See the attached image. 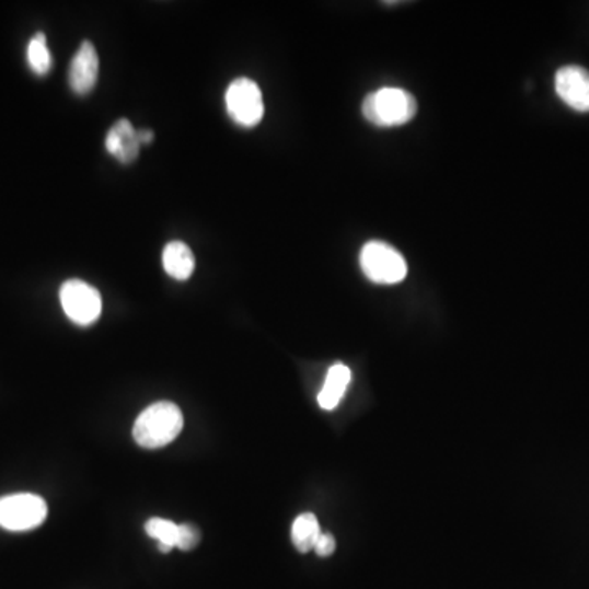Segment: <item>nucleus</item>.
Listing matches in <instances>:
<instances>
[{"label": "nucleus", "mask_w": 589, "mask_h": 589, "mask_svg": "<svg viewBox=\"0 0 589 589\" xmlns=\"http://www.w3.org/2000/svg\"><path fill=\"white\" fill-rule=\"evenodd\" d=\"M59 300L66 316L79 326H91L101 317V293L84 280L72 279L62 284Z\"/></svg>", "instance_id": "423d86ee"}, {"label": "nucleus", "mask_w": 589, "mask_h": 589, "mask_svg": "<svg viewBox=\"0 0 589 589\" xmlns=\"http://www.w3.org/2000/svg\"><path fill=\"white\" fill-rule=\"evenodd\" d=\"M26 62L36 76H45L51 71L53 56L46 43L45 33L38 32L30 39L26 48Z\"/></svg>", "instance_id": "ddd939ff"}, {"label": "nucleus", "mask_w": 589, "mask_h": 589, "mask_svg": "<svg viewBox=\"0 0 589 589\" xmlns=\"http://www.w3.org/2000/svg\"><path fill=\"white\" fill-rule=\"evenodd\" d=\"M224 102H227L231 120L240 127H256L264 118L266 107H264L263 92L253 79L240 78L231 82Z\"/></svg>", "instance_id": "39448f33"}, {"label": "nucleus", "mask_w": 589, "mask_h": 589, "mask_svg": "<svg viewBox=\"0 0 589 589\" xmlns=\"http://www.w3.org/2000/svg\"><path fill=\"white\" fill-rule=\"evenodd\" d=\"M69 85L78 95H88L97 84L99 55L91 42H84L69 66Z\"/></svg>", "instance_id": "6e6552de"}, {"label": "nucleus", "mask_w": 589, "mask_h": 589, "mask_svg": "<svg viewBox=\"0 0 589 589\" xmlns=\"http://www.w3.org/2000/svg\"><path fill=\"white\" fill-rule=\"evenodd\" d=\"M145 529H147L149 538L158 541V547L162 554H169L177 545L178 524L175 522L169 521V519L151 518Z\"/></svg>", "instance_id": "4468645a"}, {"label": "nucleus", "mask_w": 589, "mask_h": 589, "mask_svg": "<svg viewBox=\"0 0 589 589\" xmlns=\"http://www.w3.org/2000/svg\"><path fill=\"white\" fill-rule=\"evenodd\" d=\"M105 148H107L108 154L114 155L118 161L130 164L140 154L141 143L138 131L135 130L130 122L122 118L108 130Z\"/></svg>", "instance_id": "1a4fd4ad"}, {"label": "nucleus", "mask_w": 589, "mask_h": 589, "mask_svg": "<svg viewBox=\"0 0 589 589\" xmlns=\"http://www.w3.org/2000/svg\"><path fill=\"white\" fill-rule=\"evenodd\" d=\"M184 429L181 408L171 402H158L145 409L135 423L134 438L145 449L168 446Z\"/></svg>", "instance_id": "f03ea898"}, {"label": "nucleus", "mask_w": 589, "mask_h": 589, "mask_svg": "<svg viewBox=\"0 0 589 589\" xmlns=\"http://www.w3.org/2000/svg\"><path fill=\"white\" fill-rule=\"evenodd\" d=\"M162 266L165 274L175 280L190 279L195 270V256L190 247L182 241H172L162 251Z\"/></svg>", "instance_id": "9d476101"}, {"label": "nucleus", "mask_w": 589, "mask_h": 589, "mask_svg": "<svg viewBox=\"0 0 589 589\" xmlns=\"http://www.w3.org/2000/svg\"><path fill=\"white\" fill-rule=\"evenodd\" d=\"M48 516L45 499L32 493L0 498V528L10 532H25L38 528Z\"/></svg>", "instance_id": "20e7f679"}, {"label": "nucleus", "mask_w": 589, "mask_h": 589, "mask_svg": "<svg viewBox=\"0 0 589 589\" xmlns=\"http://www.w3.org/2000/svg\"><path fill=\"white\" fill-rule=\"evenodd\" d=\"M350 379H353V372H350L349 367L344 366V363H334L327 370L323 389L317 395V403H320L321 408L327 409V412L336 408L340 400H343L347 386H349Z\"/></svg>", "instance_id": "9b49d317"}, {"label": "nucleus", "mask_w": 589, "mask_h": 589, "mask_svg": "<svg viewBox=\"0 0 589 589\" xmlns=\"http://www.w3.org/2000/svg\"><path fill=\"white\" fill-rule=\"evenodd\" d=\"M314 552L320 557H330L336 551V539L330 532H321L320 538H317L316 544H314Z\"/></svg>", "instance_id": "dca6fc26"}, {"label": "nucleus", "mask_w": 589, "mask_h": 589, "mask_svg": "<svg viewBox=\"0 0 589 589\" xmlns=\"http://www.w3.org/2000/svg\"><path fill=\"white\" fill-rule=\"evenodd\" d=\"M555 92L568 107L587 114L589 112V71L575 65L558 69L555 74Z\"/></svg>", "instance_id": "0eeeda50"}, {"label": "nucleus", "mask_w": 589, "mask_h": 589, "mask_svg": "<svg viewBox=\"0 0 589 589\" xmlns=\"http://www.w3.org/2000/svg\"><path fill=\"white\" fill-rule=\"evenodd\" d=\"M321 529L316 516L311 512L298 516L292 526V542L294 548L301 554L313 551L317 538H320Z\"/></svg>", "instance_id": "f8f14e48"}, {"label": "nucleus", "mask_w": 589, "mask_h": 589, "mask_svg": "<svg viewBox=\"0 0 589 589\" xmlns=\"http://www.w3.org/2000/svg\"><path fill=\"white\" fill-rule=\"evenodd\" d=\"M138 138H140L141 147H143V145H149L154 140V134L151 130H140L138 131Z\"/></svg>", "instance_id": "f3484780"}, {"label": "nucleus", "mask_w": 589, "mask_h": 589, "mask_svg": "<svg viewBox=\"0 0 589 589\" xmlns=\"http://www.w3.org/2000/svg\"><path fill=\"white\" fill-rule=\"evenodd\" d=\"M200 542V531L192 524H178L177 545L181 551H194Z\"/></svg>", "instance_id": "2eb2a0df"}, {"label": "nucleus", "mask_w": 589, "mask_h": 589, "mask_svg": "<svg viewBox=\"0 0 589 589\" xmlns=\"http://www.w3.org/2000/svg\"><path fill=\"white\" fill-rule=\"evenodd\" d=\"M360 269L370 282L395 286L408 276L405 257L385 241H370L360 251Z\"/></svg>", "instance_id": "7ed1b4c3"}, {"label": "nucleus", "mask_w": 589, "mask_h": 589, "mask_svg": "<svg viewBox=\"0 0 589 589\" xmlns=\"http://www.w3.org/2000/svg\"><path fill=\"white\" fill-rule=\"evenodd\" d=\"M418 114L415 95L405 89L383 88L367 95L362 102V115L367 122L380 128L402 127Z\"/></svg>", "instance_id": "f257e3e1"}]
</instances>
